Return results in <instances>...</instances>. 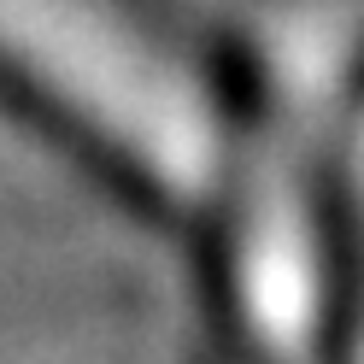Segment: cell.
<instances>
[{"label": "cell", "instance_id": "6da1fadb", "mask_svg": "<svg viewBox=\"0 0 364 364\" xmlns=\"http://www.w3.org/2000/svg\"><path fill=\"white\" fill-rule=\"evenodd\" d=\"M0 112L188 235L235 147L241 65L171 0H0Z\"/></svg>", "mask_w": 364, "mask_h": 364}]
</instances>
